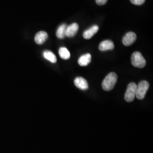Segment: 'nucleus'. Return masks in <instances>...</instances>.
I'll return each instance as SVG.
<instances>
[{"label": "nucleus", "instance_id": "obj_15", "mask_svg": "<svg viewBox=\"0 0 153 153\" xmlns=\"http://www.w3.org/2000/svg\"><path fill=\"white\" fill-rule=\"evenodd\" d=\"M133 4L136 5H141L144 4L145 0H130Z\"/></svg>", "mask_w": 153, "mask_h": 153}, {"label": "nucleus", "instance_id": "obj_16", "mask_svg": "<svg viewBox=\"0 0 153 153\" xmlns=\"http://www.w3.org/2000/svg\"><path fill=\"white\" fill-rule=\"evenodd\" d=\"M108 0H96V2L98 5H104L107 2Z\"/></svg>", "mask_w": 153, "mask_h": 153}, {"label": "nucleus", "instance_id": "obj_9", "mask_svg": "<svg viewBox=\"0 0 153 153\" xmlns=\"http://www.w3.org/2000/svg\"><path fill=\"white\" fill-rule=\"evenodd\" d=\"M48 33L44 31H41L37 33L35 36V42L36 44H43L48 39Z\"/></svg>", "mask_w": 153, "mask_h": 153}, {"label": "nucleus", "instance_id": "obj_2", "mask_svg": "<svg viewBox=\"0 0 153 153\" xmlns=\"http://www.w3.org/2000/svg\"><path fill=\"white\" fill-rule=\"evenodd\" d=\"M131 62L134 66L139 68H144L146 64L145 59L139 52H135L131 55Z\"/></svg>", "mask_w": 153, "mask_h": 153}, {"label": "nucleus", "instance_id": "obj_4", "mask_svg": "<svg viewBox=\"0 0 153 153\" xmlns=\"http://www.w3.org/2000/svg\"><path fill=\"white\" fill-rule=\"evenodd\" d=\"M136 88L137 85L134 82H131L128 85L124 97L127 102H131L134 100L136 97Z\"/></svg>", "mask_w": 153, "mask_h": 153}, {"label": "nucleus", "instance_id": "obj_1", "mask_svg": "<svg viewBox=\"0 0 153 153\" xmlns=\"http://www.w3.org/2000/svg\"><path fill=\"white\" fill-rule=\"evenodd\" d=\"M117 81V76L114 73H110L105 78L102 82V88L105 91H110L115 87V85Z\"/></svg>", "mask_w": 153, "mask_h": 153}, {"label": "nucleus", "instance_id": "obj_7", "mask_svg": "<svg viewBox=\"0 0 153 153\" xmlns=\"http://www.w3.org/2000/svg\"><path fill=\"white\" fill-rule=\"evenodd\" d=\"M74 84L76 88L82 90H86L88 88V81L82 77H76L74 79Z\"/></svg>", "mask_w": 153, "mask_h": 153}, {"label": "nucleus", "instance_id": "obj_8", "mask_svg": "<svg viewBox=\"0 0 153 153\" xmlns=\"http://www.w3.org/2000/svg\"><path fill=\"white\" fill-rule=\"evenodd\" d=\"M115 48V45L112 41L109 40H106L102 42L99 45V49L101 51H105L108 50H112Z\"/></svg>", "mask_w": 153, "mask_h": 153}, {"label": "nucleus", "instance_id": "obj_3", "mask_svg": "<svg viewBox=\"0 0 153 153\" xmlns=\"http://www.w3.org/2000/svg\"><path fill=\"white\" fill-rule=\"evenodd\" d=\"M149 88V83L146 81H142L140 82L138 85L137 86L136 97L137 99L142 100L145 98L148 89Z\"/></svg>", "mask_w": 153, "mask_h": 153}, {"label": "nucleus", "instance_id": "obj_6", "mask_svg": "<svg viewBox=\"0 0 153 153\" xmlns=\"http://www.w3.org/2000/svg\"><path fill=\"white\" fill-rule=\"evenodd\" d=\"M79 26L76 23H73L68 26L66 30V36L69 38L74 37L78 31Z\"/></svg>", "mask_w": 153, "mask_h": 153}, {"label": "nucleus", "instance_id": "obj_5", "mask_svg": "<svg viewBox=\"0 0 153 153\" xmlns=\"http://www.w3.org/2000/svg\"><path fill=\"white\" fill-rule=\"evenodd\" d=\"M136 34L133 32L126 33L123 38V43L126 46H130L136 40Z\"/></svg>", "mask_w": 153, "mask_h": 153}, {"label": "nucleus", "instance_id": "obj_13", "mask_svg": "<svg viewBox=\"0 0 153 153\" xmlns=\"http://www.w3.org/2000/svg\"><path fill=\"white\" fill-rule=\"evenodd\" d=\"M43 56L47 60L52 63H56L57 62V58L55 54L50 51H45L43 52Z\"/></svg>", "mask_w": 153, "mask_h": 153}, {"label": "nucleus", "instance_id": "obj_12", "mask_svg": "<svg viewBox=\"0 0 153 153\" xmlns=\"http://www.w3.org/2000/svg\"><path fill=\"white\" fill-rule=\"evenodd\" d=\"M68 25L66 24H62L60 26L56 32V36L58 38L64 39L66 36V30Z\"/></svg>", "mask_w": 153, "mask_h": 153}, {"label": "nucleus", "instance_id": "obj_11", "mask_svg": "<svg viewBox=\"0 0 153 153\" xmlns=\"http://www.w3.org/2000/svg\"><path fill=\"white\" fill-rule=\"evenodd\" d=\"M91 61V56L90 53H86V54L82 55L79 58L78 62L79 65L85 66L88 65L90 63Z\"/></svg>", "mask_w": 153, "mask_h": 153}, {"label": "nucleus", "instance_id": "obj_10", "mask_svg": "<svg viewBox=\"0 0 153 153\" xmlns=\"http://www.w3.org/2000/svg\"><path fill=\"white\" fill-rule=\"evenodd\" d=\"M99 27L97 25H94L92 27L86 30L83 34V38L86 39H90L98 31Z\"/></svg>", "mask_w": 153, "mask_h": 153}, {"label": "nucleus", "instance_id": "obj_14", "mask_svg": "<svg viewBox=\"0 0 153 153\" xmlns=\"http://www.w3.org/2000/svg\"><path fill=\"white\" fill-rule=\"evenodd\" d=\"M59 53L61 58L64 60H68L71 57V53L65 47H61L59 51Z\"/></svg>", "mask_w": 153, "mask_h": 153}]
</instances>
